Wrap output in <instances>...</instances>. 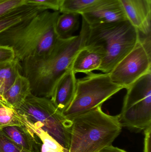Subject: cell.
<instances>
[{"label": "cell", "mask_w": 151, "mask_h": 152, "mask_svg": "<svg viewBox=\"0 0 151 152\" xmlns=\"http://www.w3.org/2000/svg\"><path fill=\"white\" fill-rule=\"evenodd\" d=\"M144 152H151V126L144 130Z\"/></svg>", "instance_id": "obj_25"}, {"label": "cell", "mask_w": 151, "mask_h": 152, "mask_svg": "<svg viewBox=\"0 0 151 152\" xmlns=\"http://www.w3.org/2000/svg\"><path fill=\"white\" fill-rule=\"evenodd\" d=\"M90 26L85 46L102 55L98 70L109 74L134 48L139 32L128 20Z\"/></svg>", "instance_id": "obj_4"}, {"label": "cell", "mask_w": 151, "mask_h": 152, "mask_svg": "<svg viewBox=\"0 0 151 152\" xmlns=\"http://www.w3.org/2000/svg\"><path fill=\"white\" fill-rule=\"evenodd\" d=\"M24 4L25 0H0V17Z\"/></svg>", "instance_id": "obj_23"}, {"label": "cell", "mask_w": 151, "mask_h": 152, "mask_svg": "<svg viewBox=\"0 0 151 152\" xmlns=\"http://www.w3.org/2000/svg\"><path fill=\"white\" fill-rule=\"evenodd\" d=\"M119 121L121 126L141 131L151 126V71L126 88Z\"/></svg>", "instance_id": "obj_7"}, {"label": "cell", "mask_w": 151, "mask_h": 152, "mask_svg": "<svg viewBox=\"0 0 151 152\" xmlns=\"http://www.w3.org/2000/svg\"><path fill=\"white\" fill-rule=\"evenodd\" d=\"M77 79L76 92L72 102L64 116L69 120L91 110L103 104L123 89L112 81L109 74H86Z\"/></svg>", "instance_id": "obj_6"}, {"label": "cell", "mask_w": 151, "mask_h": 152, "mask_svg": "<svg viewBox=\"0 0 151 152\" xmlns=\"http://www.w3.org/2000/svg\"><path fill=\"white\" fill-rule=\"evenodd\" d=\"M1 130L23 152H40V142L23 125L6 127Z\"/></svg>", "instance_id": "obj_12"}, {"label": "cell", "mask_w": 151, "mask_h": 152, "mask_svg": "<svg viewBox=\"0 0 151 152\" xmlns=\"http://www.w3.org/2000/svg\"><path fill=\"white\" fill-rule=\"evenodd\" d=\"M0 103L9 104L4 96V94L0 91Z\"/></svg>", "instance_id": "obj_27"}, {"label": "cell", "mask_w": 151, "mask_h": 152, "mask_svg": "<svg viewBox=\"0 0 151 152\" xmlns=\"http://www.w3.org/2000/svg\"><path fill=\"white\" fill-rule=\"evenodd\" d=\"M21 125L19 116L15 108L9 104L0 103V130L6 127Z\"/></svg>", "instance_id": "obj_20"}, {"label": "cell", "mask_w": 151, "mask_h": 152, "mask_svg": "<svg viewBox=\"0 0 151 152\" xmlns=\"http://www.w3.org/2000/svg\"><path fill=\"white\" fill-rule=\"evenodd\" d=\"M90 26L82 18L79 34L67 39L58 38L51 51L21 62L24 75L30 82L32 94L50 99L54 86L71 68L79 51L85 47Z\"/></svg>", "instance_id": "obj_1"}, {"label": "cell", "mask_w": 151, "mask_h": 152, "mask_svg": "<svg viewBox=\"0 0 151 152\" xmlns=\"http://www.w3.org/2000/svg\"><path fill=\"white\" fill-rule=\"evenodd\" d=\"M41 7L24 4L0 17V34L18 22L45 10Z\"/></svg>", "instance_id": "obj_15"}, {"label": "cell", "mask_w": 151, "mask_h": 152, "mask_svg": "<svg viewBox=\"0 0 151 152\" xmlns=\"http://www.w3.org/2000/svg\"><path fill=\"white\" fill-rule=\"evenodd\" d=\"M71 120L72 124L68 152H98L112 145L122 129L118 115L105 113L102 106Z\"/></svg>", "instance_id": "obj_3"}, {"label": "cell", "mask_w": 151, "mask_h": 152, "mask_svg": "<svg viewBox=\"0 0 151 152\" xmlns=\"http://www.w3.org/2000/svg\"><path fill=\"white\" fill-rule=\"evenodd\" d=\"M102 0H61L59 12H72L81 15Z\"/></svg>", "instance_id": "obj_19"}, {"label": "cell", "mask_w": 151, "mask_h": 152, "mask_svg": "<svg viewBox=\"0 0 151 152\" xmlns=\"http://www.w3.org/2000/svg\"><path fill=\"white\" fill-rule=\"evenodd\" d=\"M23 125L32 133L40 143V152H68L56 139L41 129L30 123L20 120Z\"/></svg>", "instance_id": "obj_16"}, {"label": "cell", "mask_w": 151, "mask_h": 152, "mask_svg": "<svg viewBox=\"0 0 151 152\" xmlns=\"http://www.w3.org/2000/svg\"><path fill=\"white\" fill-rule=\"evenodd\" d=\"M59 13L45 10L18 22L0 34V45L11 48L20 63L48 53L58 38L55 24Z\"/></svg>", "instance_id": "obj_2"}, {"label": "cell", "mask_w": 151, "mask_h": 152, "mask_svg": "<svg viewBox=\"0 0 151 152\" xmlns=\"http://www.w3.org/2000/svg\"><path fill=\"white\" fill-rule=\"evenodd\" d=\"M98 152H127L118 147H114L112 145H107Z\"/></svg>", "instance_id": "obj_26"}, {"label": "cell", "mask_w": 151, "mask_h": 152, "mask_svg": "<svg viewBox=\"0 0 151 152\" xmlns=\"http://www.w3.org/2000/svg\"><path fill=\"white\" fill-rule=\"evenodd\" d=\"M151 54L139 39L134 48L109 73L112 81L126 89L151 71Z\"/></svg>", "instance_id": "obj_8"}, {"label": "cell", "mask_w": 151, "mask_h": 152, "mask_svg": "<svg viewBox=\"0 0 151 152\" xmlns=\"http://www.w3.org/2000/svg\"><path fill=\"white\" fill-rule=\"evenodd\" d=\"M102 61L103 58L100 53L85 46L76 54L71 67L75 74H87L94 70H98Z\"/></svg>", "instance_id": "obj_13"}, {"label": "cell", "mask_w": 151, "mask_h": 152, "mask_svg": "<svg viewBox=\"0 0 151 152\" xmlns=\"http://www.w3.org/2000/svg\"><path fill=\"white\" fill-rule=\"evenodd\" d=\"M79 14L72 12L62 13L57 19L55 29L58 37L67 39L73 36L79 25Z\"/></svg>", "instance_id": "obj_17"}, {"label": "cell", "mask_w": 151, "mask_h": 152, "mask_svg": "<svg viewBox=\"0 0 151 152\" xmlns=\"http://www.w3.org/2000/svg\"><path fill=\"white\" fill-rule=\"evenodd\" d=\"M128 20L143 35L151 34V2L147 0H119Z\"/></svg>", "instance_id": "obj_10"}, {"label": "cell", "mask_w": 151, "mask_h": 152, "mask_svg": "<svg viewBox=\"0 0 151 152\" xmlns=\"http://www.w3.org/2000/svg\"><path fill=\"white\" fill-rule=\"evenodd\" d=\"M147 1H149L150 2H151V0H147Z\"/></svg>", "instance_id": "obj_28"}, {"label": "cell", "mask_w": 151, "mask_h": 152, "mask_svg": "<svg viewBox=\"0 0 151 152\" xmlns=\"http://www.w3.org/2000/svg\"><path fill=\"white\" fill-rule=\"evenodd\" d=\"M0 152H23L0 130Z\"/></svg>", "instance_id": "obj_22"}, {"label": "cell", "mask_w": 151, "mask_h": 152, "mask_svg": "<svg viewBox=\"0 0 151 152\" xmlns=\"http://www.w3.org/2000/svg\"><path fill=\"white\" fill-rule=\"evenodd\" d=\"M22 69L20 62L14 59L0 63V91L3 94L12 85Z\"/></svg>", "instance_id": "obj_18"}, {"label": "cell", "mask_w": 151, "mask_h": 152, "mask_svg": "<svg viewBox=\"0 0 151 152\" xmlns=\"http://www.w3.org/2000/svg\"><path fill=\"white\" fill-rule=\"evenodd\" d=\"M15 109L20 120L46 131L68 151L72 122L56 108L50 99L31 94Z\"/></svg>", "instance_id": "obj_5"}, {"label": "cell", "mask_w": 151, "mask_h": 152, "mask_svg": "<svg viewBox=\"0 0 151 152\" xmlns=\"http://www.w3.org/2000/svg\"><path fill=\"white\" fill-rule=\"evenodd\" d=\"M81 15L90 26L128 20L119 0H102Z\"/></svg>", "instance_id": "obj_9"}, {"label": "cell", "mask_w": 151, "mask_h": 152, "mask_svg": "<svg viewBox=\"0 0 151 152\" xmlns=\"http://www.w3.org/2000/svg\"><path fill=\"white\" fill-rule=\"evenodd\" d=\"M14 59L15 53L13 50L8 46L0 45V63Z\"/></svg>", "instance_id": "obj_24"}, {"label": "cell", "mask_w": 151, "mask_h": 152, "mask_svg": "<svg viewBox=\"0 0 151 152\" xmlns=\"http://www.w3.org/2000/svg\"><path fill=\"white\" fill-rule=\"evenodd\" d=\"M31 94L30 82L25 76L20 73L12 85L4 93V96L10 105L17 108L19 107Z\"/></svg>", "instance_id": "obj_14"}, {"label": "cell", "mask_w": 151, "mask_h": 152, "mask_svg": "<svg viewBox=\"0 0 151 152\" xmlns=\"http://www.w3.org/2000/svg\"><path fill=\"white\" fill-rule=\"evenodd\" d=\"M77 80L75 74L71 67L54 86L50 99L62 113L66 110L73 100L76 92Z\"/></svg>", "instance_id": "obj_11"}, {"label": "cell", "mask_w": 151, "mask_h": 152, "mask_svg": "<svg viewBox=\"0 0 151 152\" xmlns=\"http://www.w3.org/2000/svg\"><path fill=\"white\" fill-rule=\"evenodd\" d=\"M61 0H25L26 4L39 6L45 10L59 11Z\"/></svg>", "instance_id": "obj_21"}]
</instances>
